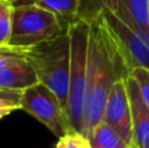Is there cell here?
Segmentation results:
<instances>
[{
	"label": "cell",
	"mask_w": 149,
	"mask_h": 148,
	"mask_svg": "<svg viewBox=\"0 0 149 148\" xmlns=\"http://www.w3.org/2000/svg\"><path fill=\"white\" fill-rule=\"evenodd\" d=\"M128 75V67L101 15L89 24L88 30L86 87L82 118V135L85 138L102 121L103 108L111 87Z\"/></svg>",
	"instance_id": "cell-1"
},
{
	"label": "cell",
	"mask_w": 149,
	"mask_h": 148,
	"mask_svg": "<svg viewBox=\"0 0 149 148\" xmlns=\"http://www.w3.org/2000/svg\"><path fill=\"white\" fill-rule=\"evenodd\" d=\"M24 57L36 72L38 83L47 87L59 98L67 112L71 68L68 30L52 39L24 49Z\"/></svg>",
	"instance_id": "cell-2"
},
{
	"label": "cell",
	"mask_w": 149,
	"mask_h": 148,
	"mask_svg": "<svg viewBox=\"0 0 149 148\" xmlns=\"http://www.w3.org/2000/svg\"><path fill=\"white\" fill-rule=\"evenodd\" d=\"M89 24L76 20L68 26L71 42L70 93L67 102V115L71 128L82 135L85 87H86V49Z\"/></svg>",
	"instance_id": "cell-3"
},
{
	"label": "cell",
	"mask_w": 149,
	"mask_h": 148,
	"mask_svg": "<svg viewBox=\"0 0 149 148\" xmlns=\"http://www.w3.org/2000/svg\"><path fill=\"white\" fill-rule=\"evenodd\" d=\"M67 30L68 26L63 25L56 16L38 5H13L9 46L28 49L55 38Z\"/></svg>",
	"instance_id": "cell-4"
},
{
	"label": "cell",
	"mask_w": 149,
	"mask_h": 148,
	"mask_svg": "<svg viewBox=\"0 0 149 148\" xmlns=\"http://www.w3.org/2000/svg\"><path fill=\"white\" fill-rule=\"evenodd\" d=\"M20 106L21 110L39 121L58 138L74 133L59 98L43 84L37 83L21 91Z\"/></svg>",
	"instance_id": "cell-5"
},
{
	"label": "cell",
	"mask_w": 149,
	"mask_h": 148,
	"mask_svg": "<svg viewBox=\"0 0 149 148\" xmlns=\"http://www.w3.org/2000/svg\"><path fill=\"white\" fill-rule=\"evenodd\" d=\"M102 17L128 67L130 72L134 68L149 70V36L143 30L124 22L113 12L105 10Z\"/></svg>",
	"instance_id": "cell-6"
},
{
	"label": "cell",
	"mask_w": 149,
	"mask_h": 148,
	"mask_svg": "<svg viewBox=\"0 0 149 148\" xmlns=\"http://www.w3.org/2000/svg\"><path fill=\"white\" fill-rule=\"evenodd\" d=\"M126 79H119L111 87L103 108L102 122L111 126L130 146L132 143V122Z\"/></svg>",
	"instance_id": "cell-7"
},
{
	"label": "cell",
	"mask_w": 149,
	"mask_h": 148,
	"mask_svg": "<svg viewBox=\"0 0 149 148\" xmlns=\"http://www.w3.org/2000/svg\"><path fill=\"white\" fill-rule=\"evenodd\" d=\"M132 122V144L137 148H149V108L144 102L137 84L131 77L126 79Z\"/></svg>",
	"instance_id": "cell-8"
},
{
	"label": "cell",
	"mask_w": 149,
	"mask_h": 148,
	"mask_svg": "<svg viewBox=\"0 0 149 148\" xmlns=\"http://www.w3.org/2000/svg\"><path fill=\"white\" fill-rule=\"evenodd\" d=\"M37 83H38V77L26 60H21L0 70L1 91L21 92Z\"/></svg>",
	"instance_id": "cell-9"
},
{
	"label": "cell",
	"mask_w": 149,
	"mask_h": 148,
	"mask_svg": "<svg viewBox=\"0 0 149 148\" xmlns=\"http://www.w3.org/2000/svg\"><path fill=\"white\" fill-rule=\"evenodd\" d=\"M148 7L149 0H118L115 15L128 25L143 30L149 36Z\"/></svg>",
	"instance_id": "cell-10"
},
{
	"label": "cell",
	"mask_w": 149,
	"mask_h": 148,
	"mask_svg": "<svg viewBox=\"0 0 149 148\" xmlns=\"http://www.w3.org/2000/svg\"><path fill=\"white\" fill-rule=\"evenodd\" d=\"M30 4H36L42 9L51 12L65 26L74 22L79 15L77 0H31Z\"/></svg>",
	"instance_id": "cell-11"
},
{
	"label": "cell",
	"mask_w": 149,
	"mask_h": 148,
	"mask_svg": "<svg viewBox=\"0 0 149 148\" xmlns=\"http://www.w3.org/2000/svg\"><path fill=\"white\" fill-rule=\"evenodd\" d=\"M90 148H127L128 144L111 126L101 121L88 135Z\"/></svg>",
	"instance_id": "cell-12"
},
{
	"label": "cell",
	"mask_w": 149,
	"mask_h": 148,
	"mask_svg": "<svg viewBox=\"0 0 149 148\" xmlns=\"http://www.w3.org/2000/svg\"><path fill=\"white\" fill-rule=\"evenodd\" d=\"M79 1V15L77 20L90 24L98 18L105 10L116 12L118 0H77Z\"/></svg>",
	"instance_id": "cell-13"
},
{
	"label": "cell",
	"mask_w": 149,
	"mask_h": 148,
	"mask_svg": "<svg viewBox=\"0 0 149 148\" xmlns=\"http://www.w3.org/2000/svg\"><path fill=\"white\" fill-rule=\"evenodd\" d=\"M13 4L5 0H0V46L9 45L12 33Z\"/></svg>",
	"instance_id": "cell-14"
},
{
	"label": "cell",
	"mask_w": 149,
	"mask_h": 148,
	"mask_svg": "<svg viewBox=\"0 0 149 148\" xmlns=\"http://www.w3.org/2000/svg\"><path fill=\"white\" fill-rule=\"evenodd\" d=\"M128 76L137 84V88L141 93L143 100L149 108V70L143 67L134 68Z\"/></svg>",
	"instance_id": "cell-15"
},
{
	"label": "cell",
	"mask_w": 149,
	"mask_h": 148,
	"mask_svg": "<svg viewBox=\"0 0 149 148\" xmlns=\"http://www.w3.org/2000/svg\"><path fill=\"white\" fill-rule=\"evenodd\" d=\"M25 60L24 57V49H18V47L13 46H0V70L7 66L15 64L17 62Z\"/></svg>",
	"instance_id": "cell-16"
},
{
	"label": "cell",
	"mask_w": 149,
	"mask_h": 148,
	"mask_svg": "<svg viewBox=\"0 0 149 148\" xmlns=\"http://www.w3.org/2000/svg\"><path fill=\"white\" fill-rule=\"evenodd\" d=\"M55 148H90L88 139L79 133H70L59 138Z\"/></svg>",
	"instance_id": "cell-17"
},
{
	"label": "cell",
	"mask_w": 149,
	"mask_h": 148,
	"mask_svg": "<svg viewBox=\"0 0 149 148\" xmlns=\"http://www.w3.org/2000/svg\"><path fill=\"white\" fill-rule=\"evenodd\" d=\"M21 106L18 102L15 101H8V100H0V119H3L4 117L12 114L16 110H20Z\"/></svg>",
	"instance_id": "cell-18"
},
{
	"label": "cell",
	"mask_w": 149,
	"mask_h": 148,
	"mask_svg": "<svg viewBox=\"0 0 149 148\" xmlns=\"http://www.w3.org/2000/svg\"><path fill=\"white\" fill-rule=\"evenodd\" d=\"M20 93L21 92H10L0 89V100H8V101H15L20 104Z\"/></svg>",
	"instance_id": "cell-19"
},
{
	"label": "cell",
	"mask_w": 149,
	"mask_h": 148,
	"mask_svg": "<svg viewBox=\"0 0 149 148\" xmlns=\"http://www.w3.org/2000/svg\"><path fill=\"white\" fill-rule=\"evenodd\" d=\"M31 3V0H18L16 4H13V5H21V4H30Z\"/></svg>",
	"instance_id": "cell-20"
},
{
	"label": "cell",
	"mask_w": 149,
	"mask_h": 148,
	"mask_svg": "<svg viewBox=\"0 0 149 148\" xmlns=\"http://www.w3.org/2000/svg\"><path fill=\"white\" fill-rule=\"evenodd\" d=\"M5 1H9V3H12V4H16L18 0H5Z\"/></svg>",
	"instance_id": "cell-21"
},
{
	"label": "cell",
	"mask_w": 149,
	"mask_h": 148,
	"mask_svg": "<svg viewBox=\"0 0 149 148\" xmlns=\"http://www.w3.org/2000/svg\"><path fill=\"white\" fill-rule=\"evenodd\" d=\"M127 148H137V147H136V146H135V144H132V143H131V144H130V146H128V147H127Z\"/></svg>",
	"instance_id": "cell-22"
},
{
	"label": "cell",
	"mask_w": 149,
	"mask_h": 148,
	"mask_svg": "<svg viewBox=\"0 0 149 148\" xmlns=\"http://www.w3.org/2000/svg\"><path fill=\"white\" fill-rule=\"evenodd\" d=\"M148 25H149V7H148Z\"/></svg>",
	"instance_id": "cell-23"
}]
</instances>
